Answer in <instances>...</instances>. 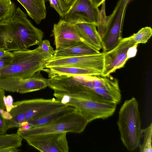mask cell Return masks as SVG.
<instances>
[{"label": "cell", "mask_w": 152, "mask_h": 152, "mask_svg": "<svg viewBox=\"0 0 152 152\" xmlns=\"http://www.w3.org/2000/svg\"><path fill=\"white\" fill-rule=\"evenodd\" d=\"M22 107L25 113L26 124L29 119L40 116L65 105L54 98L51 99H35L14 102Z\"/></svg>", "instance_id": "obj_14"}, {"label": "cell", "mask_w": 152, "mask_h": 152, "mask_svg": "<svg viewBox=\"0 0 152 152\" xmlns=\"http://www.w3.org/2000/svg\"><path fill=\"white\" fill-rule=\"evenodd\" d=\"M6 120L0 113V135L6 134L7 131L9 129Z\"/></svg>", "instance_id": "obj_28"}, {"label": "cell", "mask_w": 152, "mask_h": 152, "mask_svg": "<svg viewBox=\"0 0 152 152\" xmlns=\"http://www.w3.org/2000/svg\"><path fill=\"white\" fill-rule=\"evenodd\" d=\"M103 52L88 55L55 57L53 56L47 62L45 68L58 66H73L102 73L104 67Z\"/></svg>", "instance_id": "obj_10"}, {"label": "cell", "mask_w": 152, "mask_h": 152, "mask_svg": "<svg viewBox=\"0 0 152 152\" xmlns=\"http://www.w3.org/2000/svg\"><path fill=\"white\" fill-rule=\"evenodd\" d=\"M47 87V79L38 76V74L25 79L0 78V88L8 92L23 94Z\"/></svg>", "instance_id": "obj_12"}, {"label": "cell", "mask_w": 152, "mask_h": 152, "mask_svg": "<svg viewBox=\"0 0 152 152\" xmlns=\"http://www.w3.org/2000/svg\"><path fill=\"white\" fill-rule=\"evenodd\" d=\"M25 8L28 15L38 24L46 17L45 0H17Z\"/></svg>", "instance_id": "obj_16"}, {"label": "cell", "mask_w": 152, "mask_h": 152, "mask_svg": "<svg viewBox=\"0 0 152 152\" xmlns=\"http://www.w3.org/2000/svg\"><path fill=\"white\" fill-rule=\"evenodd\" d=\"M152 35V30L151 27H145L141 28L137 33L129 37L137 44H145L147 42Z\"/></svg>", "instance_id": "obj_24"}, {"label": "cell", "mask_w": 152, "mask_h": 152, "mask_svg": "<svg viewBox=\"0 0 152 152\" xmlns=\"http://www.w3.org/2000/svg\"><path fill=\"white\" fill-rule=\"evenodd\" d=\"M52 32L56 50L67 48L83 41L74 24L62 18L54 24Z\"/></svg>", "instance_id": "obj_13"}, {"label": "cell", "mask_w": 152, "mask_h": 152, "mask_svg": "<svg viewBox=\"0 0 152 152\" xmlns=\"http://www.w3.org/2000/svg\"><path fill=\"white\" fill-rule=\"evenodd\" d=\"M39 46L44 51L53 55L55 50L50 45L49 41L47 39L42 40L39 44Z\"/></svg>", "instance_id": "obj_27"}, {"label": "cell", "mask_w": 152, "mask_h": 152, "mask_svg": "<svg viewBox=\"0 0 152 152\" xmlns=\"http://www.w3.org/2000/svg\"><path fill=\"white\" fill-rule=\"evenodd\" d=\"M13 104V107L9 112L11 118L6 120L9 129L23 127L26 125L25 113L22 107L14 102Z\"/></svg>", "instance_id": "obj_20"}, {"label": "cell", "mask_w": 152, "mask_h": 152, "mask_svg": "<svg viewBox=\"0 0 152 152\" xmlns=\"http://www.w3.org/2000/svg\"><path fill=\"white\" fill-rule=\"evenodd\" d=\"M5 91L0 88V113L6 110V107L4 103V99L5 96Z\"/></svg>", "instance_id": "obj_30"}, {"label": "cell", "mask_w": 152, "mask_h": 152, "mask_svg": "<svg viewBox=\"0 0 152 152\" xmlns=\"http://www.w3.org/2000/svg\"><path fill=\"white\" fill-rule=\"evenodd\" d=\"M51 7L58 13L60 17L62 18L67 10L68 4L64 0H48Z\"/></svg>", "instance_id": "obj_25"}, {"label": "cell", "mask_w": 152, "mask_h": 152, "mask_svg": "<svg viewBox=\"0 0 152 152\" xmlns=\"http://www.w3.org/2000/svg\"><path fill=\"white\" fill-rule=\"evenodd\" d=\"M142 137L143 142L139 147L140 152H151L152 123L146 128L142 129Z\"/></svg>", "instance_id": "obj_22"}, {"label": "cell", "mask_w": 152, "mask_h": 152, "mask_svg": "<svg viewBox=\"0 0 152 152\" xmlns=\"http://www.w3.org/2000/svg\"><path fill=\"white\" fill-rule=\"evenodd\" d=\"M54 96L63 104L75 107L89 123L111 116L115 113L117 105L90 90L85 91L79 98L64 95Z\"/></svg>", "instance_id": "obj_3"}, {"label": "cell", "mask_w": 152, "mask_h": 152, "mask_svg": "<svg viewBox=\"0 0 152 152\" xmlns=\"http://www.w3.org/2000/svg\"><path fill=\"white\" fill-rule=\"evenodd\" d=\"M43 36V32L32 24L19 7L10 17L0 22V47L7 51L39 45Z\"/></svg>", "instance_id": "obj_1"}, {"label": "cell", "mask_w": 152, "mask_h": 152, "mask_svg": "<svg viewBox=\"0 0 152 152\" xmlns=\"http://www.w3.org/2000/svg\"><path fill=\"white\" fill-rule=\"evenodd\" d=\"M22 140L17 133L0 135V150L7 148H18L22 145Z\"/></svg>", "instance_id": "obj_21"}, {"label": "cell", "mask_w": 152, "mask_h": 152, "mask_svg": "<svg viewBox=\"0 0 152 152\" xmlns=\"http://www.w3.org/2000/svg\"><path fill=\"white\" fill-rule=\"evenodd\" d=\"M129 2L118 0L112 13L108 16L105 13V4H102L101 20L97 27L101 38L103 53L112 50L121 41L123 23Z\"/></svg>", "instance_id": "obj_5"}, {"label": "cell", "mask_w": 152, "mask_h": 152, "mask_svg": "<svg viewBox=\"0 0 152 152\" xmlns=\"http://www.w3.org/2000/svg\"><path fill=\"white\" fill-rule=\"evenodd\" d=\"M100 53L99 51L82 41L67 48L58 50H56L53 57H74L92 55Z\"/></svg>", "instance_id": "obj_17"}, {"label": "cell", "mask_w": 152, "mask_h": 152, "mask_svg": "<svg viewBox=\"0 0 152 152\" xmlns=\"http://www.w3.org/2000/svg\"><path fill=\"white\" fill-rule=\"evenodd\" d=\"M12 52L7 51L6 53L0 58V69L9 64L12 59Z\"/></svg>", "instance_id": "obj_26"}, {"label": "cell", "mask_w": 152, "mask_h": 152, "mask_svg": "<svg viewBox=\"0 0 152 152\" xmlns=\"http://www.w3.org/2000/svg\"><path fill=\"white\" fill-rule=\"evenodd\" d=\"M48 77L50 78L55 75L76 76L102 75L99 72L73 66H58L44 69Z\"/></svg>", "instance_id": "obj_19"}, {"label": "cell", "mask_w": 152, "mask_h": 152, "mask_svg": "<svg viewBox=\"0 0 152 152\" xmlns=\"http://www.w3.org/2000/svg\"><path fill=\"white\" fill-rule=\"evenodd\" d=\"M65 2L69 4H70L73 0H64Z\"/></svg>", "instance_id": "obj_34"}, {"label": "cell", "mask_w": 152, "mask_h": 152, "mask_svg": "<svg viewBox=\"0 0 152 152\" xmlns=\"http://www.w3.org/2000/svg\"><path fill=\"white\" fill-rule=\"evenodd\" d=\"M125 0L126 1H129V2L130 1V0Z\"/></svg>", "instance_id": "obj_35"}, {"label": "cell", "mask_w": 152, "mask_h": 152, "mask_svg": "<svg viewBox=\"0 0 152 152\" xmlns=\"http://www.w3.org/2000/svg\"><path fill=\"white\" fill-rule=\"evenodd\" d=\"M117 124L122 143L129 151L139 148L142 137L139 104L134 97L125 101L118 113Z\"/></svg>", "instance_id": "obj_4"}, {"label": "cell", "mask_w": 152, "mask_h": 152, "mask_svg": "<svg viewBox=\"0 0 152 152\" xmlns=\"http://www.w3.org/2000/svg\"><path fill=\"white\" fill-rule=\"evenodd\" d=\"M137 44L129 37L122 38L119 44L104 55V67L102 75H110L117 69L123 67L128 60V50L130 47Z\"/></svg>", "instance_id": "obj_11"}, {"label": "cell", "mask_w": 152, "mask_h": 152, "mask_svg": "<svg viewBox=\"0 0 152 152\" xmlns=\"http://www.w3.org/2000/svg\"><path fill=\"white\" fill-rule=\"evenodd\" d=\"M76 110L77 109L73 106L65 105L61 107L29 119L26 122V125H29L30 127L45 124Z\"/></svg>", "instance_id": "obj_18"}, {"label": "cell", "mask_w": 152, "mask_h": 152, "mask_svg": "<svg viewBox=\"0 0 152 152\" xmlns=\"http://www.w3.org/2000/svg\"><path fill=\"white\" fill-rule=\"evenodd\" d=\"M16 8L11 0H0V22L10 17Z\"/></svg>", "instance_id": "obj_23"}, {"label": "cell", "mask_w": 152, "mask_h": 152, "mask_svg": "<svg viewBox=\"0 0 152 152\" xmlns=\"http://www.w3.org/2000/svg\"><path fill=\"white\" fill-rule=\"evenodd\" d=\"M101 18V10L92 0H73L68 4L62 19L74 23L80 22L91 23L97 27Z\"/></svg>", "instance_id": "obj_8"}, {"label": "cell", "mask_w": 152, "mask_h": 152, "mask_svg": "<svg viewBox=\"0 0 152 152\" xmlns=\"http://www.w3.org/2000/svg\"><path fill=\"white\" fill-rule=\"evenodd\" d=\"M138 45L136 44L129 49L127 53V57L128 60L130 58L134 57L136 55Z\"/></svg>", "instance_id": "obj_31"}, {"label": "cell", "mask_w": 152, "mask_h": 152, "mask_svg": "<svg viewBox=\"0 0 152 152\" xmlns=\"http://www.w3.org/2000/svg\"><path fill=\"white\" fill-rule=\"evenodd\" d=\"M9 64L0 69V78L25 79L38 74L45 68L53 56L38 46L35 49L14 51Z\"/></svg>", "instance_id": "obj_2"}, {"label": "cell", "mask_w": 152, "mask_h": 152, "mask_svg": "<svg viewBox=\"0 0 152 152\" xmlns=\"http://www.w3.org/2000/svg\"><path fill=\"white\" fill-rule=\"evenodd\" d=\"M83 81L88 89L117 105L121 102V94L118 80L110 75H84Z\"/></svg>", "instance_id": "obj_7"}, {"label": "cell", "mask_w": 152, "mask_h": 152, "mask_svg": "<svg viewBox=\"0 0 152 152\" xmlns=\"http://www.w3.org/2000/svg\"><path fill=\"white\" fill-rule=\"evenodd\" d=\"M74 24L83 42L98 51L102 49L101 38L95 25L85 22H78Z\"/></svg>", "instance_id": "obj_15"}, {"label": "cell", "mask_w": 152, "mask_h": 152, "mask_svg": "<svg viewBox=\"0 0 152 152\" xmlns=\"http://www.w3.org/2000/svg\"><path fill=\"white\" fill-rule=\"evenodd\" d=\"M7 52L4 48L0 47V58L4 56Z\"/></svg>", "instance_id": "obj_33"}, {"label": "cell", "mask_w": 152, "mask_h": 152, "mask_svg": "<svg viewBox=\"0 0 152 152\" xmlns=\"http://www.w3.org/2000/svg\"><path fill=\"white\" fill-rule=\"evenodd\" d=\"M4 101L6 107V110L8 112H10L13 107V99L11 95H8L4 97Z\"/></svg>", "instance_id": "obj_29"}, {"label": "cell", "mask_w": 152, "mask_h": 152, "mask_svg": "<svg viewBox=\"0 0 152 152\" xmlns=\"http://www.w3.org/2000/svg\"><path fill=\"white\" fill-rule=\"evenodd\" d=\"M106 0H92L94 3L97 7H99L102 3L105 1Z\"/></svg>", "instance_id": "obj_32"}, {"label": "cell", "mask_w": 152, "mask_h": 152, "mask_svg": "<svg viewBox=\"0 0 152 152\" xmlns=\"http://www.w3.org/2000/svg\"><path fill=\"white\" fill-rule=\"evenodd\" d=\"M66 132H54L31 136L24 139L28 144L42 152H68Z\"/></svg>", "instance_id": "obj_9"}, {"label": "cell", "mask_w": 152, "mask_h": 152, "mask_svg": "<svg viewBox=\"0 0 152 152\" xmlns=\"http://www.w3.org/2000/svg\"><path fill=\"white\" fill-rule=\"evenodd\" d=\"M88 123L77 109L45 124L30 127L28 129L19 127L17 133L24 139L33 135L54 132L80 133Z\"/></svg>", "instance_id": "obj_6"}]
</instances>
